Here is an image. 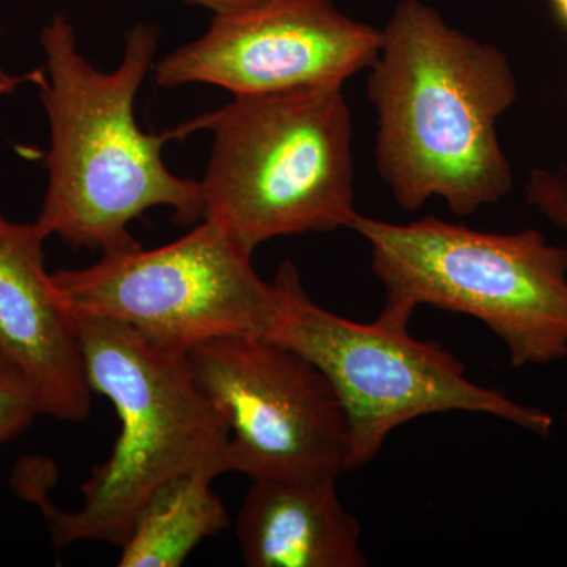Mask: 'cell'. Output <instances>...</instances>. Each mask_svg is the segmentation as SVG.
<instances>
[{
  "label": "cell",
  "mask_w": 567,
  "mask_h": 567,
  "mask_svg": "<svg viewBox=\"0 0 567 567\" xmlns=\"http://www.w3.org/2000/svg\"><path fill=\"white\" fill-rule=\"evenodd\" d=\"M268 339L303 354L330 380L349 423V470L374 461L395 429L434 413H486L540 436L554 429L546 410L466 379L458 358L413 338L409 324L380 317L353 322L315 303L303 287Z\"/></svg>",
  "instance_id": "52a82bcc"
},
{
  "label": "cell",
  "mask_w": 567,
  "mask_h": 567,
  "mask_svg": "<svg viewBox=\"0 0 567 567\" xmlns=\"http://www.w3.org/2000/svg\"><path fill=\"white\" fill-rule=\"evenodd\" d=\"M186 358L229 427L226 473L264 480L349 470L344 406L303 354L274 339L229 336L193 347Z\"/></svg>",
  "instance_id": "ba28073f"
},
{
  "label": "cell",
  "mask_w": 567,
  "mask_h": 567,
  "mask_svg": "<svg viewBox=\"0 0 567 567\" xmlns=\"http://www.w3.org/2000/svg\"><path fill=\"white\" fill-rule=\"evenodd\" d=\"M158 40L155 25H134L121 63L106 73L82 55L62 14L41 31L48 80L40 96L51 147L48 188L33 224L47 240L117 252L140 246L130 224L151 208H171L178 224L203 219L200 183L177 177L163 162V145L175 132H142L134 117Z\"/></svg>",
  "instance_id": "7a4b0ae2"
},
{
  "label": "cell",
  "mask_w": 567,
  "mask_h": 567,
  "mask_svg": "<svg viewBox=\"0 0 567 567\" xmlns=\"http://www.w3.org/2000/svg\"><path fill=\"white\" fill-rule=\"evenodd\" d=\"M189 128L213 132L203 219L245 251L287 235L347 227L354 210L352 114L342 87L234 96Z\"/></svg>",
  "instance_id": "277c9868"
},
{
  "label": "cell",
  "mask_w": 567,
  "mask_h": 567,
  "mask_svg": "<svg viewBox=\"0 0 567 567\" xmlns=\"http://www.w3.org/2000/svg\"><path fill=\"white\" fill-rule=\"evenodd\" d=\"M382 31L331 0H264L218 13L207 31L156 63L159 87L210 84L234 96L342 85L375 61Z\"/></svg>",
  "instance_id": "9c48e42d"
},
{
  "label": "cell",
  "mask_w": 567,
  "mask_h": 567,
  "mask_svg": "<svg viewBox=\"0 0 567 567\" xmlns=\"http://www.w3.org/2000/svg\"><path fill=\"white\" fill-rule=\"evenodd\" d=\"M219 473L199 468L159 487L121 546V567H178L203 540L229 527L226 506L213 492Z\"/></svg>",
  "instance_id": "7c38bea8"
},
{
  "label": "cell",
  "mask_w": 567,
  "mask_h": 567,
  "mask_svg": "<svg viewBox=\"0 0 567 567\" xmlns=\"http://www.w3.org/2000/svg\"><path fill=\"white\" fill-rule=\"evenodd\" d=\"M51 275L74 319L121 323L181 353L229 336L271 338L301 289L290 262L275 282L264 281L252 254L207 219L173 244L103 254Z\"/></svg>",
  "instance_id": "8992f818"
},
{
  "label": "cell",
  "mask_w": 567,
  "mask_h": 567,
  "mask_svg": "<svg viewBox=\"0 0 567 567\" xmlns=\"http://www.w3.org/2000/svg\"><path fill=\"white\" fill-rule=\"evenodd\" d=\"M550 6L555 13H557L559 20L567 25V0H550Z\"/></svg>",
  "instance_id": "2e32d148"
},
{
  "label": "cell",
  "mask_w": 567,
  "mask_h": 567,
  "mask_svg": "<svg viewBox=\"0 0 567 567\" xmlns=\"http://www.w3.org/2000/svg\"><path fill=\"white\" fill-rule=\"evenodd\" d=\"M371 246L385 289L380 319L409 324L421 306L480 320L514 368L567 358V248L536 229L498 234L436 216L409 224L350 223Z\"/></svg>",
  "instance_id": "5b68a950"
},
{
  "label": "cell",
  "mask_w": 567,
  "mask_h": 567,
  "mask_svg": "<svg viewBox=\"0 0 567 567\" xmlns=\"http://www.w3.org/2000/svg\"><path fill=\"white\" fill-rule=\"evenodd\" d=\"M40 412L13 365L0 360V445L21 434Z\"/></svg>",
  "instance_id": "4fadbf2b"
},
{
  "label": "cell",
  "mask_w": 567,
  "mask_h": 567,
  "mask_svg": "<svg viewBox=\"0 0 567 567\" xmlns=\"http://www.w3.org/2000/svg\"><path fill=\"white\" fill-rule=\"evenodd\" d=\"M368 70L377 173L399 207L439 197L470 216L509 196L513 166L496 123L517 102L518 82L505 52L402 0Z\"/></svg>",
  "instance_id": "6da1fadb"
},
{
  "label": "cell",
  "mask_w": 567,
  "mask_h": 567,
  "mask_svg": "<svg viewBox=\"0 0 567 567\" xmlns=\"http://www.w3.org/2000/svg\"><path fill=\"white\" fill-rule=\"evenodd\" d=\"M85 379L110 399L121 420L111 456L82 484V505L59 511L48 499V464L17 472L22 495L35 502L54 546L96 540L121 548L152 495L174 477L199 468L226 475L229 427L205 394L186 353L163 349L107 320L76 319Z\"/></svg>",
  "instance_id": "3957f363"
},
{
  "label": "cell",
  "mask_w": 567,
  "mask_h": 567,
  "mask_svg": "<svg viewBox=\"0 0 567 567\" xmlns=\"http://www.w3.org/2000/svg\"><path fill=\"white\" fill-rule=\"evenodd\" d=\"M336 476L264 477L246 492L235 533L249 567H364L361 529Z\"/></svg>",
  "instance_id": "8fae6325"
},
{
  "label": "cell",
  "mask_w": 567,
  "mask_h": 567,
  "mask_svg": "<svg viewBox=\"0 0 567 567\" xmlns=\"http://www.w3.org/2000/svg\"><path fill=\"white\" fill-rule=\"evenodd\" d=\"M35 224L0 215V360L22 377L40 415L82 423L91 415L78 322L44 268Z\"/></svg>",
  "instance_id": "30bf717a"
},
{
  "label": "cell",
  "mask_w": 567,
  "mask_h": 567,
  "mask_svg": "<svg viewBox=\"0 0 567 567\" xmlns=\"http://www.w3.org/2000/svg\"><path fill=\"white\" fill-rule=\"evenodd\" d=\"M525 196L528 205L567 233V169L537 167L529 173Z\"/></svg>",
  "instance_id": "5bb4252c"
},
{
  "label": "cell",
  "mask_w": 567,
  "mask_h": 567,
  "mask_svg": "<svg viewBox=\"0 0 567 567\" xmlns=\"http://www.w3.org/2000/svg\"><path fill=\"white\" fill-rule=\"evenodd\" d=\"M183 2L192 3V6L203 7L213 11V13H229V11H237L248 9V7L262 3L264 0H183Z\"/></svg>",
  "instance_id": "9a60e30c"
}]
</instances>
